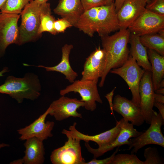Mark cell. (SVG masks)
<instances>
[{
  "label": "cell",
  "instance_id": "cell-1",
  "mask_svg": "<svg viewBox=\"0 0 164 164\" xmlns=\"http://www.w3.org/2000/svg\"><path fill=\"white\" fill-rule=\"evenodd\" d=\"M130 34L128 29H120L119 31L112 35L101 37L107 62L99 84L100 87L103 86L106 77L111 70L121 66L128 60L130 53L128 44Z\"/></svg>",
  "mask_w": 164,
  "mask_h": 164
},
{
  "label": "cell",
  "instance_id": "cell-2",
  "mask_svg": "<svg viewBox=\"0 0 164 164\" xmlns=\"http://www.w3.org/2000/svg\"><path fill=\"white\" fill-rule=\"evenodd\" d=\"M84 20L91 37L95 32L104 36L120 29L114 2L87 10Z\"/></svg>",
  "mask_w": 164,
  "mask_h": 164
},
{
  "label": "cell",
  "instance_id": "cell-3",
  "mask_svg": "<svg viewBox=\"0 0 164 164\" xmlns=\"http://www.w3.org/2000/svg\"><path fill=\"white\" fill-rule=\"evenodd\" d=\"M41 86L37 75L26 73L22 78L8 76L4 84L0 86V93L6 94L19 103L25 99L34 100L40 95Z\"/></svg>",
  "mask_w": 164,
  "mask_h": 164
},
{
  "label": "cell",
  "instance_id": "cell-4",
  "mask_svg": "<svg viewBox=\"0 0 164 164\" xmlns=\"http://www.w3.org/2000/svg\"><path fill=\"white\" fill-rule=\"evenodd\" d=\"M164 124V119L161 114L155 111L148 129L139 135L129 139L127 145L129 150L132 149L131 153H137L140 149L148 145H156L164 147V137L161 131Z\"/></svg>",
  "mask_w": 164,
  "mask_h": 164
},
{
  "label": "cell",
  "instance_id": "cell-5",
  "mask_svg": "<svg viewBox=\"0 0 164 164\" xmlns=\"http://www.w3.org/2000/svg\"><path fill=\"white\" fill-rule=\"evenodd\" d=\"M41 5L35 4L32 1L25 7L21 13V21L19 27L18 45H20L33 41L40 36L38 34V30Z\"/></svg>",
  "mask_w": 164,
  "mask_h": 164
},
{
  "label": "cell",
  "instance_id": "cell-6",
  "mask_svg": "<svg viewBox=\"0 0 164 164\" xmlns=\"http://www.w3.org/2000/svg\"><path fill=\"white\" fill-rule=\"evenodd\" d=\"M145 70L141 68L131 56L121 66L111 70L110 72L117 74L126 82L132 94V101L140 107L139 85Z\"/></svg>",
  "mask_w": 164,
  "mask_h": 164
},
{
  "label": "cell",
  "instance_id": "cell-7",
  "mask_svg": "<svg viewBox=\"0 0 164 164\" xmlns=\"http://www.w3.org/2000/svg\"><path fill=\"white\" fill-rule=\"evenodd\" d=\"M98 79L94 80H75L71 85L60 90L61 96L70 92L78 93L81 99L80 100L85 103L86 109L93 111L96 108V102L103 103L97 87Z\"/></svg>",
  "mask_w": 164,
  "mask_h": 164
},
{
  "label": "cell",
  "instance_id": "cell-8",
  "mask_svg": "<svg viewBox=\"0 0 164 164\" xmlns=\"http://www.w3.org/2000/svg\"><path fill=\"white\" fill-rule=\"evenodd\" d=\"M67 140L62 146L54 150L50 156L53 164H84L82 157L80 145V140L66 135Z\"/></svg>",
  "mask_w": 164,
  "mask_h": 164
},
{
  "label": "cell",
  "instance_id": "cell-9",
  "mask_svg": "<svg viewBox=\"0 0 164 164\" xmlns=\"http://www.w3.org/2000/svg\"><path fill=\"white\" fill-rule=\"evenodd\" d=\"M20 14L0 13V58L10 45L18 44L19 29L18 22Z\"/></svg>",
  "mask_w": 164,
  "mask_h": 164
},
{
  "label": "cell",
  "instance_id": "cell-10",
  "mask_svg": "<svg viewBox=\"0 0 164 164\" xmlns=\"http://www.w3.org/2000/svg\"><path fill=\"white\" fill-rule=\"evenodd\" d=\"M131 33L139 36L158 33L164 29V15L146 8L128 28Z\"/></svg>",
  "mask_w": 164,
  "mask_h": 164
},
{
  "label": "cell",
  "instance_id": "cell-11",
  "mask_svg": "<svg viewBox=\"0 0 164 164\" xmlns=\"http://www.w3.org/2000/svg\"><path fill=\"white\" fill-rule=\"evenodd\" d=\"M121 130L115 140L111 144L104 146L94 149L91 147L88 142H85V145L88 152L92 154L94 158L102 155L106 152L114 148L123 145H128L129 139L136 137L142 134L143 132H139L134 128V125L123 118L119 121Z\"/></svg>",
  "mask_w": 164,
  "mask_h": 164
},
{
  "label": "cell",
  "instance_id": "cell-12",
  "mask_svg": "<svg viewBox=\"0 0 164 164\" xmlns=\"http://www.w3.org/2000/svg\"><path fill=\"white\" fill-rule=\"evenodd\" d=\"M151 72L145 70L139 85L140 108L145 121L150 124L155 111L153 109L155 101L154 92Z\"/></svg>",
  "mask_w": 164,
  "mask_h": 164
},
{
  "label": "cell",
  "instance_id": "cell-13",
  "mask_svg": "<svg viewBox=\"0 0 164 164\" xmlns=\"http://www.w3.org/2000/svg\"><path fill=\"white\" fill-rule=\"evenodd\" d=\"M84 106L85 103L80 100L62 96L50 104L48 108L49 114L53 116L58 121H61L70 117L82 118L81 114L78 112L77 110Z\"/></svg>",
  "mask_w": 164,
  "mask_h": 164
},
{
  "label": "cell",
  "instance_id": "cell-14",
  "mask_svg": "<svg viewBox=\"0 0 164 164\" xmlns=\"http://www.w3.org/2000/svg\"><path fill=\"white\" fill-rule=\"evenodd\" d=\"M48 108L46 111L32 123L25 128L17 130L20 135L19 139L26 140L33 137H36L42 141L52 136L51 133L54 125L52 121H45L46 118L49 114Z\"/></svg>",
  "mask_w": 164,
  "mask_h": 164
},
{
  "label": "cell",
  "instance_id": "cell-15",
  "mask_svg": "<svg viewBox=\"0 0 164 164\" xmlns=\"http://www.w3.org/2000/svg\"><path fill=\"white\" fill-rule=\"evenodd\" d=\"M105 52L100 46L96 48L86 59L82 72L83 80H94L101 77L106 67Z\"/></svg>",
  "mask_w": 164,
  "mask_h": 164
},
{
  "label": "cell",
  "instance_id": "cell-16",
  "mask_svg": "<svg viewBox=\"0 0 164 164\" xmlns=\"http://www.w3.org/2000/svg\"><path fill=\"white\" fill-rule=\"evenodd\" d=\"M113 110L134 125L139 126L145 121L140 107L132 100H129L119 94L116 95L114 97Z\"/></svg>",
  "mask_w": 164,
  "mask_h": 164
},
{
  "label": "cell",
  "instance_id": "cell-17",
  "mask_svg": "<svg viewBox=\"0 0 164 164\" xmlns=\"http://www.w3.org/2000/svg\"><path fill=\"white\" fill-rule=\"evenodd\" d=\"M76 123L74 122L69 127L68 130L63 129L62 133L69 135L86 142H94L98 145V147L108 145L113 142L118 135L121 129L119 121H117L115 126L113 128L97 135H90L78 131L76 128Z\"/></svg>",
  "mask_w": 164,
  "mask_h": 164
},
{
  "label": "cell",
  "instance_id": "cell-18",
  "mask_svg": "<svg viewBox=\"0 0 164 164\" xmlns=\"http://www.w3.org/2000/svg\"><path fill=\"white\" fill-rule=\"evenodd\" d=\"M143 0H125L116 12L120 29H128L145 9Z\"/></svg>",
  "mask_w": 164,
  "mask_h": 164
},
{
  "label": "cell",
  "instance_id": "cell-19",
  "mask_svg": "<svg viewBox=\"0 0 164 164\" xmlns=\"http://www.w3.org/2000/svg\"><path fill=\"white\" fill-rule=\"evenodd\" d=\"M84 12L80 0H58L53 10L55 14L66 19L75 27Z\"/></svg>",
  "mask_w": 164,
  "mask_h": 164
},
{
  "label": "cell",
  "instance_id": "cell-20",
  "mask_svg": "<svg viewBox=\"0 0 164 164\" xmlns=\"http://www.w3.org/2000/svg\"><path fill=\"white\" fill-rule=\"evenodd\" d=\"M24 143L25 164H42L44 161L45 149L43 141L36 137L28 139Z\"/></svg>",
  "mask_w": 164,
  "mask_h": 164
},
{
  "label": "cell",
  "instance_id": "cell-21",
  "mask_svg": "<svg viewBox=\"0 0 164 164\" xmlns=\"http://www.w3.org/2000/svg\"><path fill=\"white\" fill-rule=\"evenodd\" d=\"M73 48L72 44H65L62 48V58L60 63L52 67H46L42 65L37 66L43 68L47 71H56L63 74L65 78L72 83L78 76L77 73L72 68L69 61V56L71 50Z\"/></svg>",
  "mask_w": 164,
  "mask_h": 164
},
{
  "label": "cell",
  "instance_id": "cell-22",
  "mask_svg": "<svg viewBox=\"0 0 164 164\" xmlns=\"http://www.w3.org/2000/svg\"><path fill=\"white\" fill-rule=\"evenodd\" d=\"M129 42L131 45L129 51L131 56L145 70L151 72V66L147 50L141 42L140 36L131 33Z\"/></svg>",
  "mask_w": 164,
  "mask_h": 164
},
{
  "label": "cell",
  "instance_id": "cell-23",
  "mask_svg": "<svg viewBox=\"0 0 164 164\" xmlns=\"http://www.w3.org/2000/svg\"><path fill=\"white\" fill-rule=\"evenodd\" d=\"M151 66L152 78L154 91L159 88L164 75V56L152 50H147Z\"/></svg>",
  "mask_w": 164,
  "mask_h": 164
},
{
  "label": "cell",
  "instance_id": "cell-24",
  "mask_svg": "<svg viewBox=\"0 0 164 164\" xmlns=\"http://www.w3.org/2000/svg\"><path fill=\"white\" fill-rule=\"evenodd\" d=\"M55 20L51 14L50 4L47 2L41 5L39 13V35L41 36L44 32H47L53 35L56 34L53 28Z\"/></svg>",
  "mask_w": 164,
  "mask_h": 164
},
{
  "label": "cell",
  "instance_id": "cell-25",
  "mask_svg": "<svg viewBox=\"0 0 164 164\" xmlns=\"http://www.w3.org/2000/svg\"><path fill=\"white\" fill-rule=\"evenodd\" d=\"M140 39L142 44L146 48L164 56V37L156 33L141 36Z\"/></svg>",
  "mask_w": 164,
  "mask_h": 164
},
{
  "label": "cell",
  "instance_id": "cell-26",
  "mask_svg": "<svg viewBox=\"0 0 164 164\" xmlns=\"http://www.w3.org/2000/svg\"><path fill=\"white\" fill-rule=\"evenodd\" d=\"M32 0H6L0 10L2 13L20 14L25 7Z\"/></svg>",
  "mask_w": 164,
  "mask_h": 164
},
{
  "label": "cell",
  "instance_id": "cell-27",
  "mask_svg": "<svg viewBox=\"0 0 164 164\" xmlns=\"http://www.w3.org/2000/svg\"><path fill=\"white\" fill-rule=\"evenodd\" d=\"M111 164H143L134 154L118 153L116 154Z\"/></svg>",
  "mask_w": 164,
  "mask_h": 164
},
{
  "label": "cell",
  "instance_id": "cell-28",
  "mask_svg": "<svg viewBox=\"0 0 164 164\" xmlns=\"http://www.w3.org/2000/svg\"><path fill=\"white\" fill-rule=\"evenodd\" d=\"M144 155L145 160L143 164H163L164 159L160 155L155 147H149L144 150Z\"/></svg>",
  "mask_w": 164,
  "mask_h": 164
},
{
  "label": "cell",
  "instance_id": "cell-29",
  "mask_svg": "<svg viewBox=\"0 0 164 164\" xmlns=\"http://www.w3.org/2000/svg\"><path fill=\"white\" fill-rule=\"evenodd\" d=\"M145 8L155 13L164 15V0H153L146 4Z\"/></svg>",
  "mask_w": 164,
  "mask_h": 164
},
{
  "label": "cell",
  "instance_id": "cell-30",
  "mask_svg": "<svg viewBox=\"0 0 164 164\" xmlns=\"http://www.w3.org/2000/svg\"><path fill=\"white\" fill-rule=\"evenodd\" d=\"M72 26L68 21L63 18L55 20L53 25L54 29L56 33L64 32L67 28Z\"/></svg>",
  "mask_w": 164,
  "mask_h": 164
},
{
  "label": "cell",
  "instance_id": "cell-31",
  "mask_svg": "<svg viewBox=\"0 0 164 164\" xmlns=\"http://www.w3.org/2000/svg\"><path fill=\"white\" fill-rule=\"evenodd\" d=\"M84 11L91 8L106 5L105 0H80Z\"/></svg>",
  "mask_w": 164,
  "mask_h": 164
},
{
  "label": "cell",
  "instance_id": "cell-32",
  "mask_svg": "<svg viewBox=\"0 0 164 164\" xmlns=\"http://www.w3.org/2000/svg\"><path fill=\"white\" fill-rule=\"evenodd\" d=\"M119 147H117L115 151L110 157L102 159H97L94 158L91 161L86 162L84 164H111L115 155L119 151Z\"/></svg>",
  "mask_w": 164,
  "mask_h": 164
},
{
  "label": "cell",
  "instance_id": "cell-33",
  "mask_svg": "<svg viewBox=\"0 0 164 164\" xmlns=\"http://www.w3.org/2000/svg\"><path fill=\"white\" fill-rule=\"evenodd\" d=\"M116 88V87H115L111 91L110 93L107 94L105 96L108 101L109 104L110 109L113 113V110L112 99L114 94V91Z\"/></svg>",
  "mask_w": 164,
  "mask_h": 164
},
{
  "label": "cell",
  "instance_id": "cell-34",
  "mask_svg": "<svg viewBox=\"0 0 164 164\" xmlns=\"http://www.w3.org/2000/svg\"><path fill=\"white\" fill-rule=\"evenodd\" d=\"M154 106L156 107L159 111L163 119H164V104L154 101Z\"/></svg>",
  "mask_w": 164,
  "mask_h": 164
},
{
  "label": "cell",
  "instance_id": "cell-35",
  "mask_svg": "<svg viewBox=\"0 0 164 164\" xmlns=\"http://www.w3.org/2000/svg\"><path fill=\"white\" fill-rule=\"evenodd\" d=\"M125 0H115L114 2L115 11L116 12L121 7Z\"/></svg>",
  "mask_w": 164,
  "mask_h": 164
},
{
  "label": "cell",
  "instance_id": "cell-36",
  "mask_svg": "<svg viewBox=\"0 0 164 164\" xmlns=\"http://www.w3.org/2000/svg\"><path fill=\"white\" fill-rule=\"evenodd\" d=\"M154 98L155 101L164 104V95L155 93Z\"/></svg>",
  "mask_w": 164,
  "mask_h": 164
},
{
  "label": "cell",
  "instance_id": "cell-37",
  "mask_svg": "<svg viewBox=\"0 0 164 164\" xmlns=\"http://www.w3.org/2000/svg\"><path fill=\"white\" fill-rule=\"evenodd\" d=\"M48 0H33L32 1L35 4L41 5L47 2Z\"/></svg>",
  "mask_w": 164,
  "mask_h": 164
},
{
  "label": "cell",
  "instance_id": "cell-38",
  "mask_svg": "<svg viewBox=\"0 0 164 164\" xmlns=\"http://www.w3.org/2000/svg\"><path fill=\"white\" fill-rule=\"evenodd\" d=\"M9 71V69L7 67H4L3 69L0 71V77L3 76L4 74Z\"/></svg>",
  "mask_w": 164,
  "mask_h": 164
},
{
  "label": "cell",
  "instance_id": "cell-39",
  "mask_svg": "<svg viewBox=\"0 0 164 164\" xmlns=\"http://www.w3.org/2000/svg\"><path fill=\"white\" fill-rule=\"evenodd\" d=\"M155 93L162 94L164 95V88H160L157 90L155 91Z\"/></svg>",
  "mask_w": 164,
  "mask_h": 164
},
{
  "label": "cell",
  "instance_id": "cell-40",
  "mask_svg": "<svg viewBox=\"0 0 164 164\" xmlns=\"http://www.w3.org/2000/svg\"><path fill=\"white\" fill-rule=\"evenodd\" d=\"M11 164H22L23 163V161L22 159L16 160L11 162Z\"/></svg>",
  "mask_w": 164,
  "mask_h": 164
},
{
  "label": "cell",
  "instance_id": "cell-41",
  "mask_svg": "<svg viewBox=\"0 0 164 164\" xmlns=\"http://www.w3.org/2000/svg\"><path fill=\"white\" fill-rule=\"evenodd\" d=\"M6 0H0V11L5 4Z\"/></svg>",
  "mask_w": 164,
  "mask_h": 164
},
{
  "label": "cell",
  "instance_id": "cell-42",
  "mask_svg": "<svg viewBox=\"0 0 164 164\" xmlns=\"http://www.w3.org/2000/svg\"><path fill=\"white\" fill-rule=\"evenodd\" d=\"M106 5H109L114 2V0H105Z\"/></svg>",
  "mask_w": 164,
  "mask_h": 164
},
{
  "label": "cell",
  "instance_id": "cell-43",
  "mask_svg": "<svg viewBox=\"0 0 164 164\" xmlns=\"http://www.w3.org/2000/svg\"><path fill=\"white\" fill-rule=\"evenodd\" d=\"M9 146V145L5 144L4 143H2L0 144V149L2 148L5 147H8Z\"/></svg>",
  "mask_w": 164,
  "mask_h": 164
},
{
  "label": "cell",
  "instance_id": "cell-44",
  "mask_svg": "<svg viewBox=\"0 0 164 164\" xmlns=\"http://www.w3.org/2000/svg\"><path fill=\"white\" fill-rule=\"evenodd\" d=\"M164 79H162L160 83V85H159V88H164Z\"/></svg>",
  "mask_w": 164,
  "mask_h": 164
},
{
  "label": "cell",
  "instance_id": "cell-45",
  "mask_svg": "<svg viewBox=\"0 0 164 164\" xmlns=\"http://www.w3.org/2000/svg\"><path fill=\"white\" fill-rule=\"evenodd\" d=\"M144 1L146 4H148L151 2L153 0H143Z\"/></svg>",
  "mask_w": 164,
  "mask_h": 164
},
{
  "label": "cell",
  "instance_id": "cell-46",
  "mask_svg": "<svg viewBox=\"0 0 164 164\" xmlns=\"http://www.w3.org/2000/svg\"></svg>",
  "mask_w": 164,
  "mask_h": 164
},
{
  "label": "cell",
  "instance_id": "cell-47",
  "mask_svg": "<svg viewBox=\"0 0 164 164\" xmlns=\"http://www.w3.org/2000/svg\"><path fill=\"white\" fill-rule=\"evenodd\" d=\"M0 13H1V12H0Z\"/></svg>",
  "mask_w": 164,
  "mask_h": 164
}]
</instances>
